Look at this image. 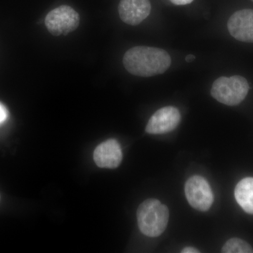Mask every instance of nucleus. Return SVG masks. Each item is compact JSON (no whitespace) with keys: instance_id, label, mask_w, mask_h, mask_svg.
<instances>
[{"instance_id":"nucleus-11","label":"nucleus","mask_w":253,"mask_h":253,"mask_svg":"<svg viewBox=\"0 0 253 253\" xmlns=\"http://www.w3.org/2000/svg\"><path fill=\"white\" fill-rule=\"evenodd\" d=\"M224 253H253V248L244 240L234 238L226 241L221 249Z\"/></svg>"},{"instance_id":"nucleus-10","label":"nucleus","mask_w":253,"mask_h":253,"mask_svg":"<svg viewBox=\"0 0 253 253\" xmlns=\"http://www.w3.org/2000/svg\"><path fill=\"white\" fill-rule=\"evenodd\" d=\"M234 194L236 201L245 212L253 214V178L246 177L240 181Z\"/></svg>"},{"instance_id":"nucleus-13","label":"nucleus","mask_w":253,"mask_h":253,"mask_svg":"<svg viewBox=\"0 0 253 253\" xmlns=\"http://www.w3.org/2000/svg\"><path fill=\"white\" fill-rule=\"evenodd\" d=\"M194 0H170L172 4L175 5H186L192 2Z\"/></svg>"},{"instance_id":"nucleus-4","label":"nucleus","mask_w":253,"mask_h":253,"mask_svg":"<svg viewBox=\"0 0 253 253\" xmlns=\"http://www.w3.org/2000/svg\"><path fill=\"white\" fill-rule=\"evenodd\" d=\"M44 23L53 36H62L74 31L79 26L80 16L71 6L62 5L46 15Z\"/></svg>"},{"instance_id":"nucleus-6","label":"nucleus","mask_w":253,"mask_h":253,"mask_svg":"<svg viewBox=\"0 0 253 253\" xmlns=\"http://www.w3.org/2000/svg\"><path fill=\"white\" fill-rule=\"evenodd\" d=\"M181 121L179 110L174 106H166L158 110L150 118L146 126V132L163 134L175 129Z\"/></svg>"},{"instance_id":"nucleus-9","label":"nucleus","mask_w":253,"mask_h":253,"mask_svg":"<svg viewBox=\"0 0 253 253\" xmlns=\"http://www.w3.org/2000/svg\"><path fill=\"white\" fill-rule=\"evenodd\" d=\"M94 159L98 167L109 169L118 168L123 160L121 145L116 139L104 141L95 149Z\"/></svg>"},{"instance_id":"nucleus-3","label":"nucleus","mask_w":253,"mask_h":253,"mask_svg":"<svg viewBox=\"0 0 253 253\" xmlns=\"http://www.w3.org/2000/svg\"><path fill=\"white\" fill-rule=\"evenodd\" d=\"M249 84L241 76L220 77L216 80L211 88V95L219 103L234 106L241 104L249 94Z\"/></svg>"},{"instance_id":"nucleus-12","label":"nucleus","mask_w":253,"mask_h":253,"mask_svg":"<svg viewBox=\"0 0 253 253\" xmlns=\"http://www.w3.org/2000/svg\"><path fill=\"white\" fill-rule=\"evenodd\" d=\"M8 113L6 108L2 104H0V124L4 122L7 118Z\"/></svg>"},{"instance_id":"nucleus-14","label":"nucleus","mask_w":253,"mask_h":253,"mask_svg":"<svg viewBox=\"0 0 253 253\" xmlns=\"http://www.w3.org/2000/svg\"><path fill=\"white\" fill-rule=\"evenodd\" d=\"M182 253H200L199 250L195 249V248L193 247H186L185 249H184L181 251Z\"/></svg>"},{"instance_id":"nucleus-1","label":"nucleus","mask_w":253,"mask_h":253,"mask_svg":"<svg viewBox=\"0 0 253 253\" xmlns=\"http://www.w3.org/2000/svg\"><path fill=\"white\" fill-rule=\"evenodd\" d=\"M123 65L131 75L152 77L169 69L171 58L166 50L152 46H136L126 51Z\"/></svg>"},{"instance_id":"nucleus-5","label":"nucleus","mask_w":253,"mask_h":253,"mask_svg":"<svg viewBox=\"0 0 253 253\" xmlns=\"http://www.w3.org/2000/svg\"><path fill=\"white\" fill-rule=\"evenodd\" d=\"M185 194L191 207L199 211H207L214 201L212 189L208 181L201 176H191L185 184Z\"/></svg>"},{"instance_id":"nucleus-15","label":"nucleus","mask_w":253,"mask_h":253,"mask_svg":"<svg viewBox=\"0 0 253 253\" xmlns=\"http://www.w3.org/2000/svg\"><path fill=\"white\" fill-rule=\"evenodd\" d=\"M185 59L186 62L191 63L193 62V61H194L195 59H196V56H195L193 54H189L186 56Z\"/></svg>"},{"instance_id":"nucleus-8","label":"nucleus","mask_w":253,"mask_h":253,"mask_svg":"<svg viewBox=\"0 0 253 253\" xmlns=\"http://www.w3.org/2000/svg\"><path fill=\"white\" fill-rule=\"evenodd\" d=\"M151 11L150 0H121L118 6L120 17L130 26L140 24Z\"/></svg>"},{"instance_id":"nucleus-2","label":"nucleus","mask_w":253,"mask_h":253,"mask_svg":"<svg viewBox=\"0 0 253 253\" xmlns=\"http://www.w3.org/2000/svg\"><path fill=\"white\" fill-rule=\"evenodd\" d=\"M169 210L157 199H148L139 206L136 212L138 226L142 234L149 237H158L167 228Z\"/></svg>"},{"instance_id":"nucleus-7","label":"nucleus","mask_w":253,"mask_h":253,"mask_svg":"<svg viewBox=\"0 0 253 253\" xmlns=\"http://www.w3.org/2000/svg\"><path fill=\"white\" fill-rule=\"evenodd\" d=\"M227 28L237 41L253 43V9L236 11L228 21Z\"/></svg>"}]
</instances>
